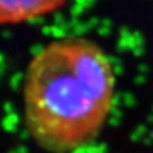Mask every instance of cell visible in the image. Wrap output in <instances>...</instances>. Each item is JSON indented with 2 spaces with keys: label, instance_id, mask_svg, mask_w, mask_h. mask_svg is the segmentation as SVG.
Listing matches in <instances>:
<instances>
[{
  "label": "cell",
  "instance_id": "cell-2",
  "mask_svg": "<svg viewBox=\"0 0 153 153\" xmlns=\"http://www.w3.org/2000/svg\"><path fill=\"white\" fill-rule=\"evenodd\" d=\"M69 0H0V25H17L45 17Z\"/></svg>",
  "mask_w": 153,
  "mask_h": 153
},
{
  "label": "cell",
  "instance_id": "cell-1",
  "mask_svg": "<svg viewBox=\"0 0 153 153\" xmlns=\"http://www.w3.org/2000/svg\"><path fill=\"white\" fill-rule=\"evenodd\" d=\"M107 54L85 37L49 42L32 57L23 84L27 130L42 149L68 153L94 140L115 102Z\"/></svg>",
  "mask_w": 153,
  "mask_h": 153
}]
</instances>
